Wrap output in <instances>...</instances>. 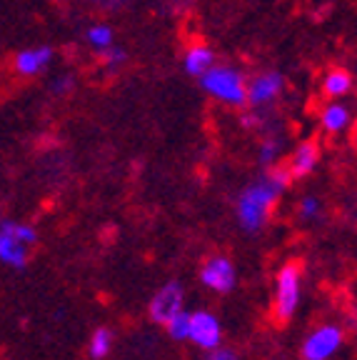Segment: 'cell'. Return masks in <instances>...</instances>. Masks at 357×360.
Instances as JSON below:
<instances>
[{
  "label": "cell",
  "mask_w": 357,
  "mask_h": 360,
  "mask_svg": "<svg viewBox=\"0 0 357 360\" xmlns=\"http://www.w3.org/2000/svg\"><path fill=\"white\" fill-rule=\"evenodd\" d=\"M292 183L290 170L285 165H270L263 175H257L250 186H245L235 200V215L245 233H260L268 225L270 210Z\"/></svg>",
  "instance_id": "6da1fadb"
},
{
  "label": "cell",
  "mask_w": 357,
  "mask_h": 360,
  "mask_svg": "<svg viewBox=\"0 0 357 360\" xmlns=\"http://www.w3.org/2000/svg\"><path fill=\"white\" fill-rule=\"evenodd\" d=\"M200 90L207 98L225 108H245L247 98V75L233 63L215 60L205 73L197 78Z\"/></svg>",
  "instance_id": "7a4b0ae2"
},
{
  "label": "cell",
  "mask_w": 357,
  "mask_h": 360,
  "mask_svg": "<svg viewBox=\"0 0 357 360\" xmlns=\"http://www.w3.org/2000/svg\"><path fill=\"white\" fill-rule=\"evenodd\" d=\"M38 243V233L33 225L25 223H3L0 225V260L13 268H22L28 263L30 245Z\"/></svg>",
  "instance_id": "3957f363"
},
{
  "label": "cell",
  "mask_w": 357,
  "mask_h": 360,
  "mask_svg": "<svg viewBox=\"0 0 357 360\" xmlns=\"http://www.w3.org/2000/svg\"><path fill=\"white\" fill-rule=\"evenodd\" d=\"M285 93V75L280 70H263V73L247 78V108H263L270 110Z\"/></svg>",
  "instance_id": "277c9868"
},
{
  "label": "cell",
  "mask_w": 357,
  "mask_h": 360,
  "mask_svg": "<svg viewBox=\"0 0 357 360\" xmlns=\"http://www.w3.org/2000/svg\"><path fill=\"white\" fill-rule=\"evenodd\" d=\"M300 276H302V265L300 263L285 265V268L278 273L275 315H278L280 323L290 321L292 313L297 310V303H300Z\"/></svg>",
  "instance_id": "5b68a950"
},
{
  "label": "cell",
  "mask_w": 357,
  "mask_h": 360,
  "mask_svg": "<svg viewBox=\"0 0 357 360\" xmlns=\"http://www.w3.org/2000/svg\"><path fill=\"white\" fill-rule=\"evenodd\" d=\"M56 60V48L48 43L30 45V48H22L13 58V70H15L20 78H40V75L48 70Z\"/></svg>",
  "instance_id": "8992f818"
},
{
  "label": "cell",
  "mask_w": 357,
  "mask_h": 360,
  "mask_svg": "<svg viewBox=\"0 0 357 360\" xmlns=\"http://www.w3.org/2000/svg\"><path fill=\"white\" fill-rule=\"evenodd\" d=\"M342 345V330L335 326H323L307 338L302 345V358L305 360H327L335 355L337 348Z\"/></svg>",
  "instance_id": "52a82bcc"
},
{
  "label": "cell",
  "mask_w": 357,
  "mask_h": 360,
  "mask_svg": "<svg viewBox=\"0 0 357 360\" xmlns=\"http://www.w3.org/2000/svg\"><path fill=\"white\" fill-rule=\"evenodd\" d=\"M178 310H183V288H180V283H168L150 300V321L165 326Z\"/></svg>",
  "instance_id": "ba28073f"
},
{
  "label": "cell",
  "mask_w": 357,
  "mask_h": 360,
  "mask_svg": "<svg viewBox=\"0 0 357 360\" xmlns=\"http://www.w3.org/2000/svg\"><path fill=\"white\" fill-rule=\"evenodd\" d=\"M200 348L210 350L218 348L223 340V330H220V321L210 313H193L190 315V335Z\"/></svg>",
  "instance_id": "9c48e42d"
},
{
  "label": "cell",
  "mask_w": 357,
  "mask_h": 360,
  "mask_svg": "<svg viewBox=\"0 0 357 360\" xmlns=\"http://www.w3.org/2000/svg\"><path fill=\"white\" fill-rule=\"evenodd\" d=\"M200 278L210 290L228 292L235 288V268L228 258H223V255L207 260L205 268H202V273H200Z\"/></svg>",
  "instance_id": "30bf717a"
},
{
  "label": "cell",
  "mask_w": 357,
  "mask_h": 360,
  "mask_svg": "<svg viewBox=\"0 0 357 360\" xmlns=\"http://www.w3.org/2000/svg\"><path fill=\"white\" fill-rule=\"evenodd\" d=\"M320 163V146L318 141H302L300 146L292 150L290 160L285 168L290 170L292 180H302L307 175H313V170L318 168Z\"/></svg>",
  "instance_id": "8fae6325"
},
{
  "label": "cell",
  "mask_w": 357,
  "mask_h": 360,
  "mask_svg": "<svg viewBox=\"0 0 357 360\" xmlns=\"http://www.w3.org/2000/svg\"><path fill=\"white\" fill-rule=\"evenodd\" d=\"M352 125V110L345 101H327L320 110V128L330 135L345 133Z\"/></svg>",
  "instance_id": "7c38bea8"
},
{
  "label": "cell",
  "mask_w": 357,
  "mask_h": 360,
  "mask_svg": "<svg viewBox=\"0 0 357 360\" xmlns=\"http://www.w3.org/2000/svg\"><path fill=\"white\" fill-rule=\"evenodd\" d=\"M320 90L327 101H345L355 90V78H352L350 70L345 68H330L327 73L323 75V83H320Z\"/></svg>",
  "instance_id": "4fadbf2b"
},
{
  "label": "cell",
  "mask_w": 357,
  "mask_h": 360,
  "mask_svg": "<svg viewBox=\"0 0 357 360\" xmlns=\"http://www.w3.org/2000/svg\"><path fill=\"white\" fill-rule=\"evenodd\" d=\"M215 60H218V56H215V51H212L210 45L193 43V45H188L183 53V70H185V75L197 80Z\"/></svg>",
  "instance_id": "5bb4252c"
},
{
  "label": "cell",
  "mask_w": 357,
  "mask_h": 360,
  "mask_svg": "<svg viewBox=\"0 0 357 360\" xmlns=\"http://www.w3.org/2000/svg\"><path fill=\"white\" fill-rule=\"evenodd\" d=\"M85 43L93 53H105L112 43H115V30L108 22H93L88 30H85Z\"/></svg>",
  "instance_id": "9a60e30c"
},
{
  "label": "cell",
  "mask_w": 357,
  "mask_h": 360,
  "mask_svg": "<svg viewBox=\"0 0 357 360\" xmlns=\"http://www.w3.org/2000/svg\"><path fill=\"white\" fill-rule=\"evenodd\" d=\"M280 155H283V135L278 133H268L260 143V150H257V160L260 165H275L280 163Z\"/></svg>",
  "instance_id": "2e32d148"
},
{
  "label": "cell",
  "mask_w": 357,
  "mask_h": 360,
  "mask_svg": "<svg viewBox=\"0 0 357 360\" xmlns=\"http://www.w3.org/2000/svg\"><path fill=\"white\" fill-rule=\"evenodd\" d=\"M110 343H112V335L108 328H98L90 338V358L93 360H103L108 353H110Z\"/></svg>",
  "instance_id": "e0dca14e"
},
{
  "label": "cell",
  "mask_w": 357,
  "mask_h": 360,
  "mask_svg": "<svg viewBox=\"0 0 357 360\" xmlns=\"http://www.w3.org/2000/svg\"><path fill=\"white\" fill-rule=\"evenodd\" d=\"M165 326H168L170 338H175V340H185V338L190 335V313L178 310V313H175Z\"/></svg>",
  "instance_id": "ac0fdd59"
},
{
  "label": "cell",
  "mask_w": 357,
  "mask_h": 360,
  "mask_svg": "<svg viewBox=\"0 0 357 360\" xmlns=\"http://www.w3.org/2000/svg\"><path fill=\"white\" fill-rule=\"evenodd\" d=\"M100 60H103V65H105L108 70H110V73H115L117 68H123L125 60H128V51H125V48H120V45L112 43L105 53H100Z\"/></svg>",
  "instance_id": "d6986e66"
},
{
  "label": "cell",
  "mask_w": 357,
  "mask_h": 360,
  "mask_svg": "<svg viewBox=\"0 0 357 360\" xmlns=\"http://www.w3.org/2000/svg\"><path fill=\"white\" fill-rule=\"evenodd\" d=\"M320 210H323V205H320V198L315 195H305L300 200V215L305 220H315L320 218Z\"/></svg>",
  "instance_id": "ffe728a7"
},
{
  "label": "cell",
  "mask_w": 357,
  "mask_h": 360,
  "mask_svg": "<svg viewBox=\"0 0 357 360\" xmlns=\"http://www.w3.org/2000/svg\"><path fill=\"white\" fill-rule=\"evenodd\" d=\"M73 75H60V78L53 80V96H65V93H70L73 90Z\"/></svg>",
  "instance_id": "44dd1931"
},
{
  "label": "cell",
  "mask_w": 357,
  "mask_h": 360,
  "mask_svg": "<svg viewBox=\"0 0 357 360\" xmlns=\"http://www.w3.org/2000/svg\"><path fill=\"white\" fill-rule=\"evenodd\" d=\"M205 360H238V355L228 348H210V355Z\"/></svg>",
  "instance_id": "7402d4cb"
},
{
  "label": "cell",
  "mask_w": 357,
  "mask_h": 360,
  "mask_svg": "<svg viewBox=\"0 0 357 360\" xmlns=\"http://www.w3.org/2000/svg\"><path fill=\"white\" fill-rule=\"evenodd\" d=\"M95 3V8H105V11H117V8H123L128 0H90Z\"/></svg>",
  "instance_id": "603a6c76"
}]
</instances>
